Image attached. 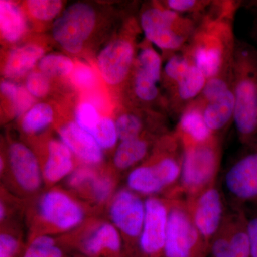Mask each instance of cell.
<instances>
[{"label":"cell","mask_w":257,"mask_h":257,"mask_svg":"<svg viewBox=\"0 0 257 257\" xmlns=\"http://www.w3.org/2000/svg\"><path fill=\"white\" fill-rule=\"evenodd\" d=\"M101 118L96 108L90 103L79 104L76 111V123L79 127L92 135Z\"/></svg>","instance_id":"cell-35"},{"label":"cell","mask_w":257,"mask_h":257,"mask_svg":"<svg viewBox=\"0 0 257 257\" xmlns=\"http://www.w3.org/2000/svg\"><path fill=\"white\" fill-rule=\"evenodd\" d=\"M0 165H1V170H3V160H2L1 159V162H0Z\"/></svg>","instance_id":"cell-45"},{"label":"cell","mask_w":257,"mask_h":257,"mask_svg":"<svg viewBox=\"0 0 257 257\" xmlns=\"http://www.w3.org/2000/svg\"><path fill=\"white\" fill-rule=\"evenodd\" d=\"M127 184L130 189L143 194H155L165 187L153 166H141L132 171Z\"/></svg>","instance_id":"cell-21"},{"label":"cell","mask_w":257,"mask_h":257,"mask_svg":"<svg viewBox=\"0 0 257 257\" xmlns=\"http://www.w3.org/2000/svg\"><path fill=\"white\" fill-rule=\"evenodd\" d=\"M192 62L183 51L173 54L167 58L161 77L163 79L164 86L167 92L183 78Z\"/></svg>","instance_id":"cell-24"},{"label":"cell","mask_w":257,"mask_h":257,"mask_svg":"<svg viewBox=\"0 0 257 257\" xmlns=\"http://www.w3.org/2000/svg\"><path fill=\"white\" fill-rule=\"evenodd\" d=\"M110 215L116 228L131 237L140 236L145 216V204L133 192L118 193L110 208Z\"/></svg>","instance_id":"cell-10"},{"label":"cell","mask_w":257,"mask_h":257,"mask_svg":"<svg viewBox=\"0 0 257 257\" xmlns=\"http://www.w3.org/2000/svg\"><path fill=\"white\" fill-rule=\"evenodd\" d=\"M175 134L183 147L209 143L216 138L206 124L202 106L197 99L179 115Z\"/></svg>","instance_id":"cell-14"},{"label":"cell","mask_w":257,"mask_h":257,"mask_svg":"<svg viewBox=\"0 0 257 257\" xmlns=\"http://www.w3.org/2000/svg\"><path fill=\"white\" fill-rule=\"evenodd\" d=\"M135 67L160 82L162 72V58L152 47L145 46L140 50Z\"/></svg>","instance_id":"cell-30"},{"label":"cell","mask_w":257,"mask_h":257,"mask_svg":"<svg viewBox=\"0 0 257 257\" xmlns=\"http://www.w3.org/2000/svg\"><path fill=\"white\" fill-rule=\"evenodd\" d=\"M9 160L19 185L28 192L37 190L41 184V172L33 152L23 144L14 143L10 147Z\"/></svg>","instance_id":"cell-15"},{"label":"cell","mask_w":257,"mask_h":257,"mask_svg":"<svg viewBox=\"0 0 257 257\" xmlns=\"http://www.w3.org/2000/svg\"><path fill=\"white\" fill-rule=\"evenodd\" d=\"M206 82L204 74L192 62L183 78L167 92V111L179 118L185 108L200 96Z\"/></svg>","instance_id":"cell-13"},{"label":"cell","mask_w":257,"mask_h":257,"mask_svg":"<svg viewBox=\"0 0 257 257\" xmlns=\"http://www.w3.org/2000/svg\"><path fill=\"white\" fill-rule=\"evenodd\" d=\"M42 47L36 45H27L18 47L10 52L5 62L4 75L9 79H18L33 68L44 57Z\"/></svg>","instance_id":"cell-18"},{"label":"cell","mask_w":257,"mask_h":257,"mask_svg":"<svg viewBox=\"0 0 257 257\" xmlns=\"http://www.w3.org/2000/svg\"><path fill=\"white\" fill-rule=\"evenodd\" d=\"M234 123L243 145L257 139V48L236 40L232 63Z\"/></svg>","instance_id":"cell-2"},{"label":"cell","mask_w":257,"mask_h":257,"mask_svg":"<svg viewBox=\"0 0 257 257\" xmlns=\"http://www.w3.org/2000/svg\"><path fill=\"white\" fill-rule=\"evenodd\" d=\"M27 5L32 16L42 21L55 18L62 8V3L59 0H30Z\"/></svg>","instance_id":"cell-33"},{"label":"cell","mask_w":257,"mask_h":257,"mask_svg":"<svg viewBox=\"0 0 257 257\" xmlns=\"http://www.w3.org/2000/svg\"><path fill=\"white\" fill-rule=\"evenodd\" d=\"M121 246L119 232L113 225L104 224L99 226L95 232L86 241L84 247L88 252L96 254L104 248L116 251Z\"/></svg>","instance_id":"cell-23"},{"label":"cell","mask_w":257,"mask_h":257,"mask_svg":"<svg viewBox=\"0 0 257 257\" xmlns=\"http://www.w3.org/2000/svg\"><path fill=\"white\" fill-rule=\"evenodd\" d=\"M212 1L206 0H167L164 6L179 14L190 17L197 22L207 13Z\"/></svg>","instance_id":"cell-28"},{"label":"cell","mask_w":257,"mask_h":257,"mask_svg":"<svg viewBox=\"0 0 257 257\" xmlns=\"http://www.w3.org/2000/svg\"><path fill=\"white\" fill-rule=\"evenodd\" d=\"M62 143L79 159L87 164H98L102 160L101 148L90 134L70 122L61 128Z\"/></svg>","instance_id":"cell-16"},{"label":"cell","mask_w":257,"mask_h":257,"mask_svg":"<svg viewBox=\"0 0 257 257\" xmlns=\"http://www.w3.org/2000/svg\"><path fill=\"white\" fill-rule=\"evenodd\" d=\"M73 168L72 152L62 142L52 140L49 143L48 158L44 169L45 178L57 182L70 173Z\"/></svg>","instance_id":"cell-19"},{"label":"cell","mask_w":257,"mask_h":257,"mask_svg":"<svg viewBox=\"0 0 257 257\" xmlns=\"http://www.w3.org/2000/svg\"><path fill=\"white\" fill-rule=\"evenodd\" d=\"M40 211L45 221L61 229H72L84 218L82 208L68 196L57 191L44 195Z\"/></svg>","instance_id":"cell-11"},{"label":"cell","mask_w":257,"mask_h":257,"mask_svg":"<svg viewBox=\"0 0 257 257\" xmlns=\"http://www.w3.org/2000/svg\"><path fill=\"white\" fill-rule=\"evenodd\" d=\"M72 80L80 89H90L95 84L96 77L89 66L78 64L74 66L73 72H72Z\"/></svg>","instance_id":"cell-38"},{"label":"cell","mask_w":257,"mask_h":257,"mask_svg":"<svg viewBox=\"0 0 257 257\" xmlns=\"http://www.w3.org/2000/svg\"><path fill=\"white\" fill-rule=\"evenodd\" d=\"M222 215L220 193L214 187H210L198 197L191 217L201 236L209 239L219 229Z\"/></svg>","instance_id":"cell-12"},{"label":"cell","mask_w":257,"mask_h":257,"mask_svg":"<svg viewBox=\"0 0 257 257\" xmlns=\"http://www.w3.org/2000/svg\"><path fill=\"white\" fill-rule=\"evenodd\" d=\"M95 23V12L90 5L75 3L67 8L54 23V38L69 53H79Z\"/></svg>","instance_id":"cell-4"},{"label":"cell","mask_w":257,"mask_h":257,"mask_svg":"<svg viewBox=\"0 0 257 257\" xmlns=\"http://www.w3.org/2000/svg\"><path fill=\"white\" fill-rule=\"evenodd\" d=\"M92 136L101 148L109 149L114 147L119 138L116 123L109 118H101Z\"/></svg>","instance_id":"cell-34"},{"label":"cell","mask_w":257,"mask_h":257,"mask_svg":"<svg viewBox=\"0 0 257 257\" xmlns=\"http://www.w3.org/2000/svg\"><path fill=\"white\" fill-rule=\"evenodd\" d=\"M49 77L42 72H34L29 74L26 80V89L32 96L41 98L50 90Z\"/></svg>","instance_id":"cell-37"},{"label":"cell","mask_w":257,"mask_h":257,"mask_svg":"<svg viewBox=\"0 0 257 257\" xmlns=\"http://www.w3.org/2000/svg\"><path fill=\"white\" fill-rule=\"evenodd\" d=\"M255 33H256V40H257V20H256V27H255Z\"/></svg>","instance_id":"cell-44"},{"label":"cell","mask_w":257,"mask_h":257,"mask_svg":"<svg viewBox=\"0 0 257 257\" xmlns=\"http://www.w3.org/2000/svg\"><path fill=\"white\" fill-rule=\"evenodd\" d=\"M118 138L121 141L140 138L143 128L141 117L134 113H124L116 121Z\"/></svg>","instance_id":"cell-31"},{"label":"cell","mask_w":257,"mask_h":257,"mask_svg":"<svg viewBox=\"0 0 257 257\" xmlns=\"http://www.w3.org/2000/svg\"><path fill=\"white\" fill-rule=\"evenodd\" d=\"M200 104L204 121L215 136L234 121L235 99L232 87L216 99Z\"/></svg>","instance_id":"cell-17"},{"label":"cell","mask_w":257,"mask_h":257,"mask_svg":"<svg viewBox=\"0 0 257 257\" xmlns=\"http://www.w3.org/2000/svg\"><path fill=\"white\" fill-rule=\"evenodd\" d=\"M112 181L109 177L96 178L92 182V192L94 197L99 202L105 201L112 190Z\"/></svg>","instance_id":"cell-39"},{"label":"cell","mask_w":257,"mask_h":257,"mask_svg":"<svg viewBox=\"0 0 257 257\" xmlns=\"http://www.w3.org/2000/svg\"><path fill=\"white\" fill-rule=\"evenodd\" d=\"M149 150L148 143L141 138L121 141L115 152V165L121 170L130 168L146 156Z\"/></svg>","instance_id":"cell-22"},{"label":"cell","mask_w":257,"mask_h":257,"mask_svg":"<svg viewBox=\"0 0 257 257\" xmlns=\"http://www.w3.org/2000/svg\"><path fill=\"white\" fill-rule=\"evenodd\" d=\"M157 81L141 69L135 67L133 75V92L139 100L152 103L158 100L160 94Z\"/></svg>","instance_id":"cell-26"},{"label":"cell","mask_w":257,"mask_h":257,"mask_svg":"<svg viewBox=\"0 0 257 257\" xmlns=\"http://www.w3.org/2000/svg\"><path fill=\"white\" fill-rule=\"evenodd\" d=\"M145 216L140 243L142 249L149 255L164 251L169 211L162 201L155 198L147 199L145 203Z\"/></svg>","instance_id":"cell-9"},{"label":"cell","mask_w":257,"mask_h":257,"mask_svg":"<svg viewBox=\"0 0 257 257\" xmlns=\"http://www.w3.org/2000/svg\"><path fill=\"white\" fill-rule=\"evenodd\" d=\"M39 69L47 77L66 76L72 74L74 65L73 62L67 56L50 54L44 56L38 64Z\"/></svg>","instance_id":"cell-29"},{"label":"cell","mask_w":257,"mask_h":257,"mask_svg":"<svg viewBox=\"0 0 257 257\" xmlns=\"http://www.w3.org/2000/svg\"><path fill=\"white\" fill-rule=\"evenodd\" d=\"M0 90L11 101L17 116L24 114L33 104V96L23 86L10 81H3L0 84Z\"/></svg>","instance_id":"cell-27"},{"label":"cell","mask_w":257,"mask_h":257,"mask_svg":"<svg viewBox=\"0 0 257 257\" xmlns=\"http://www.w3.org/2000/svg\"><path fill=\"white\" fill-rule=\"evenodd\" d=\"M239 5L234 1H213L182 50L207 80L232 69L236 41L232 23Z\"/></svg>","instance_id":"cell-1"},{"label":"cell","mask_w":257,"mask_h":257,"mask_svg":"<svg viewBox=\"0 0 257 257\" xmlns=\"http://www.w3.org/2000/svg\"><path fill=\"white\" fill-rule=\"evenodd\" d=\"M140 25L147 40L165 51L168 58L184 50L197 28V22L159 4L144 10Z\"/></svg>","instance_id":"cell-3"},{"label":"cell","mask_w":257,"mask_h":257,"mask_svg":"<svg viewBox=\"0 0 257 257\" xmlns=\"http://www.w3.org/2000/svg\"><path fill=\"white\" fill-rule=\"evenodd\" d=\"M96 179L94 171L88 167H81L74 171L70 175L69 183L71 187H79L84 184L92 182Z\"/></svg>","instance_id":"cell-40"},{"label":"cell","mask_w":257,"mask_h":257,"mask_svg":"<svg viewBox=\"0 0 257 257\" xmlns=\"http://www.w3.org/2000/svg\"><path fill=\"white\" fill-rule=\"evenodd\" d=\"M18 248V242L13 236L3 234L0 236V257H11Z\"/></svg>","instance_id":"cell-41"},{"label":"cell","mask_w":257,"mask_h":257,"mask_svg":"<svg viewBox=\"0 0 257 257\" xmlns=\"http://www.w3.org/2000/svg\"><path fill=\"white\" fill-rule=\"evenodd\" d=\"M0 28L2 36L9 42L18 41L26 32V20L15 3L0 1Z\"/></svg>","instance_id":"cell-20"},{"label":"cell","mask_w":257,"mask_h":257,"mask_svg":"<svg viewBox=\"0 0 257 257\" xmlns=\"http://www.w3.org/2000/svg\"><path fill=\"white\" fill-rule=\"evenodd\" d=\"M135 45L130 39H118L106 45L98 56V67L107 84L124 82L134 64Z\"/></svg>","instance_id":"cell-8"},{"label":"cell","mask_w":257,"mask_h":257,"mask_svg":"<svg viewBox=\"0 0 257 257\" xmlns=\"http://www.w3.org/2000/svg\"><path fill=\"white\" fill-rule=\"evenodd\" d=\"M246 230L249 239L251 257H257V216L247 221Z\"/></svg>","instance_id":"cell-42"},{"label":"cell","mask_w":257,"mask_h":257,"mask_svg":"<svg viewBox=\"0 0 257 257\" xmlns=\"http://www.w3.org/2000/svg\"><path fill=\"white\" fill-rule=\"evenodd\" d=\"M200 236L187 211L178 207L169 211L164 248L166 257H192Z\"/></svg>","instance_id":"cell-7"},{"label":"cell","mask_w":257,"mask_h":257,"mask_svg":"<svg viewBox=\"0 0 257 257\" xmlns=\"http://www.w3.org/2000/svg\"><path fill=\"white\" fill-rule=\"evenodd\" d=\"M5 216V208L3 207V204H1V207H0V217L1 219L4 217Z\"/></svg>","instance_id":"cell-43"},{"label":"cell","mask_w":257,"mask_h":257,"mask_svg":"<svg viewBox=\"0 0 257 257\" xmlns=\"http://www.w3.org/2000/svg\"><path fill=\"white\" fill-rule=\"evenodd\" d=\"M24 257H62V251L49 236H40L34 240Z\"/></svg>","instance_id":"cell-36"},{"label":"cell","mask_w":257,"mask_h":257,"mask_svg":"<svg viewBox=\"0 0 257 257\" xmlns=\"http://www.w3.org/2000/svg\"><path fill=\"white\" fill-rule=\"evenodd\" d=\"M54 111L46 103H39L29 109L24 116L22 126L25 133L34 134L42 131L52 122Z\"/></svg>","instance_id":"cell-25"},{"label":"cell","mask_w":257,"mask_h":257,"mask_svg":"<svg viewBox=\"0 0 257 257\" xmlns=\"http://www.w3.org/2000/svg\"><path fill=\"white\" fill-rule=\"evenodd\" d=\"M220 257H251L246 223L230 236L229 245Z\"/></svg>","instance_id":"cell-32"},{"label":"cell","mask_w":257,"mask_h":257,"mask_svg":"<svg viewBox=\"0 0 257 257\" xmlns=\"http://www.w3.org/2000/svg\"><path fill=\"white\" fill-rule=\"evenodd\" d=\"M230 167L225 186L233 197L243 202H257V139Z\"/></svg>","instance_id":"cell-6"},{"label":"cell","mask_w":257,"mask_h":257,"mask_svg":"<svg viewBox=\"0 0 257 257\" xmlns=\"http://www.w3.org/2000/svg\"><path fill=\"white\" fill-rule=\"evenodd\" d=\"M219 154L216 138L209 143L184 147L181 178L184 187L196 192L209 184L217 170Z\"/></svg>","instance_id":"cell-5"}]
</instances>
